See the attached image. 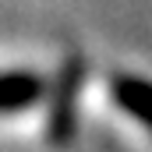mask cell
<instances>
[{"label":"cell","mask_w":152,"mask_h":152,"mask_svg":"<svg viewBox=\"0 0 152 152\" xmlns=\"http://www.w3.org/2000/svg\"><path fill=\"white\" fill-rule=\"evenodd\" d=\"M110 96L127 117H134L145 131L152 134V81L142 75H113Z\"/></svg>","instance_id":"cell-2"},{"label":"cell","mask_w":152,"mask_h":152,"mask_svg":"<svg viewBox=\"0 0 152 152\" xmlns=\"http://www.w3.org/2000/svg\"><path fill=\"white\" fill-rule=\"evenodd\" d=\"M81 85H85V60L71 53L60 67V75L50 88V110H46V138L64 149L71 145L78 134V99H81Z\"/></svg>","instance_id":"cell-1"},{"label":"cell","mask_w":152,"mask_h":152,"mask_svg":"<svg viewBox=\"0 0 152 152\" xmlns=\"http://www.w3.org/2000/svg\"><path fill=\"white\" fill-rule=\"evenodd\" d=\"M46 96V81L36 71H0V113L32 110Z\"/></svg>","instance_id":"cell-3"}]
</instances>
